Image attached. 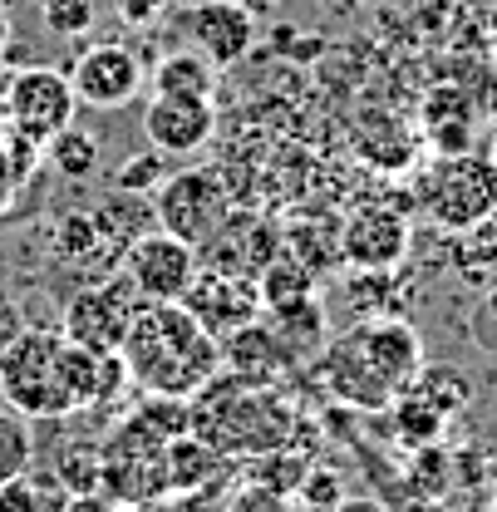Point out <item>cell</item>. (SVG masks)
<instances>
[{
	"mask_svg": "<svg viewBox=\"0 0 497 512\" xmlns=\"http://www.w3.org/2000/svg\"><path fill=\"white\" fill-rule=\"evenodd\" d=\"M217 114L212 99H183V94H153L143 109V133L153 143V153L163 158H187L202 153V143L212 138Z\"/></svg>",
	"mask_w": 497,
	"mask_h": 512,
	"instance_id": "obj_10",
	"label": "cell"
},
{
	"mask_svg": "<svg viewBox=\"0 0 497 512\" xmlns=\"http://www.w3.org/2000/svg\"><path fill=\"white\" fill-rule=\"evenodd\" d=\"M30 463H35V434H30V419H25L20 409H0V483L30 473Z\"/></svg>",
	"mask_w": 497,
	"mask_h": 512,
	"instance_id": "obj_20",
	"label": "cell"
},
{
	"mask_svg": "<svg viewBox=\"0 0 497 512\" xmlns=\"http://www.w3.org/2000/svg\"><path fill=\"white\" fill-rule=\"evenodd\" d=\"M20 330H25V325H20V311H15V301H10V296L0 291V350H5V345H10V340H15Z\"/></svg>",
	"mask_w": 497,
	"mask_h": 512,
	"instance_id": "obj_28",
	"label": "cell"
},
{
	"mask_svg": "<svg viewBox=\"0 0 497 512\" xmlns=\"http://www.w3.org/2000/svg\"><path fill=\"white\" fill-rule=\"evenodd\" d=\"M340 256L360 271H394L409 256V222L394 207H360L340 227Z\"/></svg>",
	"mask_w": 497,
	"mask_h": 512,
	"instance_id": "obj_11",
	"label": "cell"
},
{
	"mask_svg": "<svg viewBox=\"0 0 497 512\" xmlns=\"http://www.w3.org/2000/svg\"><path fill=\"white\" fill-rule=\"evenodd\" d=\"M138 306H143V296L133 291V281L128 276H109L99 286H84L69 301L64 335L79 340V345H89V350H119L133 316H138Z\"/></svg>",
	"mask_w": 497,
	"mask_h": 512,
	"instance_id": "obj_7",
	"label": "cell"
},
{
	"mask_svg": "<svg viewBox=\"0 0 497 512\" xmlns=\"http://www.w3.org/2000/svg\"><path fill=\"white\" fill-rule=\"evenodd\" d=\"M242 5H247L251 15H261V10H266V5H271V0H242Z\"/></svg>",
	"mask_w": 497,
	"mask_h": 512,
	"instance_id": "obj_33",
	"label": "cell"
},
{
	"mask_svg": "<svg viewBox=\"0 0 497 512\" xmlns=\"http://www.w3.org/2000/svg\"><path fill=\"white\" fill-rule=\"evenodd\" d=\"M109 512H153L143 498H124V503H109Z\"/></svg>",
	"mask_w": 497,
	"mask_h": 512,
	"instance_id": "obj_31",
	"label": "cell"
},
{
	"mask_svg": "<svg viewBox=\"0 0 497 512\" xmlns=\"http://www.w3.org/2000/svg\"><path fill=\"white\" fill-rule=\"evenodd\" d=\"M222 365H227L237 380H247V384H271L276 365H281V340H276L266 325L247 320V325H237V335L227 340Z\"/></svg>",
	"mask_w": 497,
	"mask_h": 512,
	"instance_id": "obj_16",
	"label": "cell"
},
{
	"mask_svg": "<svg viewBox=\"0 0 497 512\" xmlns=\"http://www.w3.org/2000/svg\"><path fill=\"white\" fill-rule=\"evenodd\" d=\"M148 197H153L158 227L173 232V237H183V242H192L197 252L212 247L222 237L227 217H232V197H227L222 178L212 168H183V173L163 178Z\"/></svg>",
	"mask_w": 497,
	"mask_h": 512,
	"instance_id": "obj_5",
	"label": "cell"
},
{
	"mask_svg": "<svg viewBox=\"0 0 497 512\" xmlns=\"http://www.w3.org/2000/svg\"><path fill=\"white\" fill-rule=\"evenodd\" d=\"M330 512H389V508H384L379 498H340Z\"/></svg>",
	"mask_w": 497,
	"mask_h": 512,
	"instance_id": "obj_29",
	"label": "cell"
},
{
	"mask_svg": "<svg viewBox=\"0 0 497 512\" xmlns=\"http://www.w3.org/2000/svg\"><path fill=\"white\" fill-rule=\"evenodd\" d=\"M50 158H55V168H60L64 178H84V173H94V163H99V143L84 138V133H74V124H69L64 133L50 138Z\"/></svg>",
	"mask_w": 497,
	"mask_h": 512,
	"instance_id": "obj_22",
	"label": "cell"
},
{
	"mask_svg": "<svg viewBox=\"0 0 497 512\" xmlns=\"http://www.w3.org/2000/svg\"><path fill=\"white\" fill-rule=\"evenodd\" d=\"M187 429H197L202 444L222 448V453H271L286 444L291 414L281 399H271L266 384L212 375L197 389V409L187 414Z\"/></svg>",
	"mask_w": 497,
	"mask_h": 512,
	"instance_id": "obj_3",
	"label": "cell"
},
{
	"mask_svg": "<svg viewBox=\"0 0 497 512\" xmlns=\"http://www.w3.org/2000/svg\"><path fill=\"white\" fill-rule=\"evenodd\" d=\"M350 340L360 345V355L379 370V380L389 384L394 394H404L424 370V340L404 320H365V325L350 330Z\"/></svg>",
	"mask_w": 497,
	"mask_h": 512,
	"instance_id": "obj_13",
	"label": "cell"
},
{
	"mask_svg": "<svg viewBox=\"0 0 497 512\" xmlns=\"http://www.w3.org/2000/svg\"><path fill=\"white\" fill-rule=\"evenodd\" d=\"M187 35H192V50H202L217 69H227L251 50L256 15L242 0H197L187 10Z\"/></svg>",
	"mask_w": 497,
	"mask_h": 512,
	"instance_id": "obj_12",
	"label": "cell"
},
{
	"mask_svg": "<svg viewBox=\"0 0 497 512\" xmlns=\"http://www.w3.org/2000/svg\"><path fill=\"white\" fill-rule=\"evenodd\" d=\"M394 419H399V434L409 439V444H434L438 434H443V409H438L429 394H419L414 384L394 399Z\"/></svg>",
	"mask_w": 497,
	"mask_h": 512,
	"instance_id": "obj_19",
	"label": "cell"
},
{
	"mask_svg": "<svg viewBox=\"0 0 497 512\" xmlns=\"http://www.w3.org/2000/svg\"><path fill=\"white\" fill-rule=\"evenodd\" d=\"M5 45H10V10L0 5V50H5Z\"/></svg>",
	"mask_w": 497,
	"mask_h": 512,
	"instance_id": "obj_32",
	"label": "cell"
},
{
	"mask_svg": "<svg viewBox=\"0 0 497 512\" xmlns=\"http://www.w3.org/2000/svg\"><path fill=\"white\" fill-rule=\"evenodd\" d=\"M424 212L443 232H478L497 217V158L488 153H443L424 173Z\"/></svg>",
	"mask_w": 497,
	"mask_h": 512,
	"instance_id": "obj_4",
	"label": "cell"
},
{
	"mask_svg": "<svg viewBox=\"0 0 497 512\" xmlns=\"http://www.w3.org/2000/svg\"><path fill=\"white\" fill-rule=\"evenodd\" d=\"M55 512H109V498H99L94 488H69V498Z\"/></svg>",
	"mask_w": 497,
	"mask_h": 512,
	"instance_id": "obj_27",
	"label": "cell"
},
{
	"mask_svg": "<svg viewBox=\"0 0 497 512\" xmlns=\"http://www.w3.org/2000/svg\"><path fill=\"white\" fill-rule=\"evenodd\" d=\"M124 276L133 281V291L143 301H183L192 276H197V247L173 237V232H143L128 247Z\"/></svg>",
	"mask_w": 497,
	"mask_h": 512,
	"instance_id": "obj_8",
	"label": "cell"
},
{
	"mask_svg": "<svg viewBox=\"0 0 497 512\" xmlns=\"http://www.w3.org/2000/svg\"><path fill=\"white\" fill-rule=\"evenodd\" d=\"M488 316L497 320V286H493V291H488Z\"/></svg>",
	"mask_w": 497,
	"mask_h": 512,
	"instance_id": "obj_34",
	"label": "cell"
},
{
	"mask_svg": "<svg viewBox=\"0 0 497 512\" xmlns=\"http://www.w3.org/2000/svg\"><path fill=\"white\" fill-rule=\"evenodd\" d=\"M128 380L153 399H192L212 375H222V345L183 301H143L119 345Z\"/></svg>",
	"mask_w": 497,
	"mask_h": 512,
	"instance_id": "obj_2",
	"label": "cell"
},
{
	"mask_svg": "<svg viewBox=\"0 0 497 512\" xmlns=\"http://www.w3.org/2000/svg\"><path fill=\"white\" fill-rule=\"evenodd\" d=\"M301 503L311 512H330L340 498H345V478L335 473V468H306V478H301Z\"/></svg>",
	"mask_w": 497,
	"mask_h": 512,
	"instance_id": "obj_23",
	"label": "cell"
},
{
	"mask_svg": "<svg viewBox=\"0 0 497 512\" xmlns=\"http://www.w3.org/2000/svg\"><path fill=\"white\" fill-rule=\"evenodd\" d=\"M143 64L138 55L128 50V45H89L79 60L69 64V84H74V94H79V104H89V109H124L138 99V89H143Z\"/></svg>",
	"mask_w": 497,
	"mask_h": 512,
	"instance_id": "obj_9",
	"label": "cell"
},
{
	"mask_svg": "<svg viewBox=\"0 0 497 512\" xmlns=\"http://www.w3.org/2000/svg\"><path fill=\"white\" fill-rule=\"evenodd\" d=\"M256 296H261L266 311H291V306L315 296V276L306 266H296L291 256H276V261H266V271L256 281Z\"/></svg>",
	"mask_w": 497,
	"mask_h": 512,
	"instance_id": "obj_18",
	"label": "cell"
},
{
	"mask_svg": "<svg viewBox=\"0 0 497 512\" xmlns=\"http://www.w3.org/2000/svg\"><path fill=\"white\" fill-rule=\"evenodd\" d=\"M320 384L340 399V404H355V409H389L399 394L379 380L370 360L360 355V345L350 335H340L325 355H320Z\"/></svg>",
	"mask_w": 497,
	"mask_h": 512,
	"instance_id": "obj_14",
	"label": "cell"
},
{
	"mask_svg": "<svg viewBox=\"0 0 497 512\" xmlns=\"http://www.w3.org/2000/svg\"><path fill=\"white\" fill-rule=\"evenodd\" d=\"M0 99H5V124L40 148L74 124V109H79V94L64 69H20L10 74Z\"/></svg>",
	"mask_w": 497,
	"mask_h": 512,
	"instance_id": "obj_6",
	"label": "cell"
},
{
	"mask_svg": "<svg viewBox=\"0 0 497 512\" xmlns=\"http://www.w3.org/2000/svg\"><path fill=\"white\" fill-rule=\"evenodd\" d=\"M493 512H497V508H493Z\"/></svg>",
	"mask_w": 497,
	"mask_h": 512,
	"instance_id": "obj_35",
	"label": "cell"
},
{
	"mask_svg": "<svg viewBox=\"0 0 497 512\" xmlns=\"http://www.w3.org/2000/svg\"><path fill=\"white\" fill-rule=\"evenodd\" d=\"M0 512H45V493L30 473L20 478H5L0 483Z\"/></svg>",
	"mask_w": 497,
	"mask_h": 512,
	"instance_id": "obj_24",
	"label": "cell"
},
{
	"mask_svg": "<svg viewBox=\"0 0 497 512\" xmlns=\"http://www.w3.org/2000/svg\"><path fill=\"white\" fill-rule=\"evenodd\" d=\"M35 10H40L45 30L60 40H79L94 25V0H35Z\"/></svg>",
	"mask_w": 497,
	"mask_h": 512,
	"instance_id": "obj_21",
	"label": "cell"
},
{
	"mask_svg": "<svg viewBox=\"0 0 497 512\" xmlns=\"http://www.w3.org/2000/svg\"><path fill=\"white\" fill-rule=\"evenodd\" d=\"M232 512H286V503H281V493H271V488L251 483L247 493L237 498V508H232Z\"/></svg>",
	"mask_w": 497,
	"mask_h": 512,
	"instance_id": "obj_26",
	"label": "cell"
},
{
	"mask_svg": "<svg viewBox=\"0 0 497 512\" xmlns=\"http://www.w3.org/2000/svg\"><path fill=\"white\" fill-rule=\"evenodd\" d=\"M128 384L119 350H89L64 330H20L0 350V394L25 419H64Z\"/></svg>",
	"mask_w": 497,
	"mask_h": 512,
	"instance_id": "obj_1",
	"label": "cell"
},
{
	"mask_svg": "<svg viewBox=\"0 0 497 512\" xmlns=\"http://www.w3.org/2000/svg\"><path fill=\"white\" fill-rule=\"evenodd\" d=\"M183 306L217 335V330L247 325L251 311L261 306V296H256V286H242V276H232V271H202V276H192Z\"/></svg>",
	"mask_w": 497,
	"mask_h": 512,
	"instance_id": "obj_15",
	"label": "cell"
},
{
	"mask_svg": "<svg viewBox=\"0 0 497 512\" xmlns=\"http://www.w3.org/2000/svg\"><path fill=\"white\" fill-rule=\"evenodd\" d=\"M119 183L133 197H148V192L163 183V153H138V163H128L124 173H119Z\"/></svg>",
	"mask_w": 497,
	"mask_h": 512,
	"instance_id": "obj_25",
	"label": "cell"
},
{
	"mask_svg": "<svg viewBox=\"0 0 497 512\" xmlns=\"http://www.w3.org/2000/svg\"><path fill=\"white\" fill-rule=\"evenodd\" d=\"M148 79H153V94H183V99H212L217 94V64L202 50H178V55L158 60V69Z\"/></svg>",
	"mask_w": 497,
	"mask_h": 512,
	"instance_id": "obj_17",
	"label": "cell"
},
{
	"mask_svg": "<svg viewBox=\"0 0 497 512\" xmlns=\"http://www.w3.org/2000/svg\"><path fill=\"white\" fill-rule=\"evenodd\" d=\"M158 5H163V0H119V10H124L128 20H148Z\"/></svg>",
	"mask_w": 497,
	"mask_h": 512,
	"instance_id": "obj_30",
	"label": "cell"
}]
</instances>
